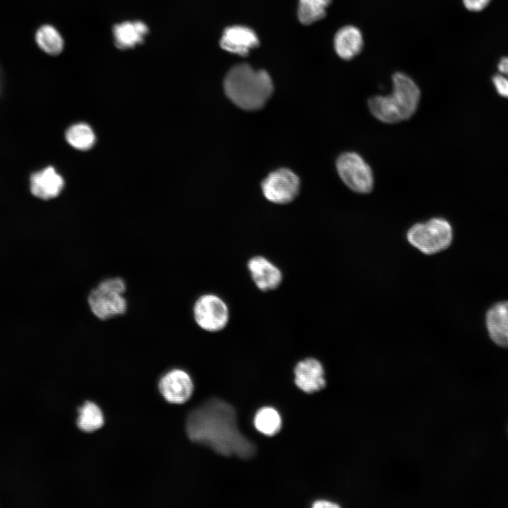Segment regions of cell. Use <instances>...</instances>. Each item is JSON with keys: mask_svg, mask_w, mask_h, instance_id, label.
I'll list each match as a JSON object with an SVG mask.
<instances>
[{"mask_svg": "<svg viewBox=\"0 0 508 508\" xmlns=\"http://www.w3.org/2000/svg\"><path fill=\"white\" fill-rule=\"evenodd\" d=\"M186 430L188 438L223 456L249 459L255 446L239 430L235 409L227 402L212 398L188 415Z\"/></svg>", "mask_w": 508, "mask_h": 508, "instance_id": "6da1fadb", "label": "cell"}, {"mask_svg": "<svg viewBox=\"0 0 508 508\" xmlns=\"http://www.w3.org/2000/svg\"><path fill=\"white\" fill-rule=\"evenodd\" d=\"M392 80L390 95L373 96L368 101L372 115L385 123H396L410 119L416 111L421 98L419 87L409 75L397 72Z\"/></svg>", "mask_w": 508, "mask_h": 508, "instance_id": "7a4b0ae2", "label": "cell"}, {"mask_svg": "<svg viewBox=\"0 0 508 508\" xmlns=\"http://www.w3.org/2000/svg\"><path fill=\"white\" fill-rule=\"evenodd\" d=\"M224 88L226 96L236 106L246 110H255L262 107L269 99L273 84L265 71L255 70L242 64L227 73Z\"/></svg>", "mask_w": 508, "mask_h": 508, "instance_id": "3957f363", "label": "cell"}, {"mask_svg": "<svg viewBox=\"0 0 508 508\" xmlns=\"http://www.w3.org/2000/svg\"><path fill=\"white\" fill-rule=\"evenodd\" d=\"M453 239L451 224L445 218L433 217L412 225L406 232V240L423 254L430 255L449 248Z\"/></svg>", "mask_w": 508, "mask_h": 508, "instance_id": "277c9868", "label": "cell"}, {"mask_svg": "<svg viewBox=\"0 0 508 508\" xmlns=\"http://www.w3.org/2000/svg\"><path fill=\"white\" fill-rule=\"evenodd\" d=\"M125 291L126 284L121 278L102 280L88 295L87 302L91 311L100 320L123 314L127 307L123 296Z\"/></svg>", "mask_w": 508, "mask_h": 508, "instance_id": "5b68a950", "label": "cell"}, {"mask_svg": "<svg viewBox=\"0 0 508 508\" xmlns=\"http://www.w3.org/2000/svg\"><path fill=\"white\" fill-rule=\"evenodd\" d=\"M336 169L344 183L353 192L366 194L372 191L374 186L372 169L357 152L341 153L337 159Z\"/></svg>", "mask_w": 508, "mask_h": 508, "instance_id": "8992f818", "label": "cell"}, {"mask_svg": "<svg viewBox=\"0 0 508 508\" xmlns=\"http://www.w3.org/2000/svg\"><path fill=\"white\" fill-rule=\"evenodd\" d=\"M193 318L197 325L207 332L224 329L230 319L226 303L218 295L207 293L199 296L193 308Z\"/></svg>", "mask_w": 508, "mask_h": 508, "instance_id": "52a82bcc", "label": "cell"}, {"mask_svg": "<svg viewBox=\"0 0 508 508\" xmlns=\"http://www.w3.org/2000/svg\"><path fill=\"white\" fill-rule=\"evenodd\" d=\"M265 198L275 204H286L297 196L300 180L292 171L279 169L270 173L262 182Z\"/></svg>", "mask_w": 508, "mask_h": 508, "instance_id": "ba28073f", "label": "cell"}, {"mask_svg": "<svg viewBox=\"0 0 508 508\" xmlns=\"http://www.w3.org/2000/svg\"><path fill=\"white\" fill-rule=\"evenodd\" d=\"M158 388L167 401L181 404L190 398L193 384L190 375L186 371L173 369L160 378Z\"/></svg>", "mask_w": 508, "mask_h": 508, "instance_id": "9c48e42d", "label": "cell"}, {"mask_svg": "<svg viewBox=\"0 0 508 508\" xmlns=\"http://www.w3.org/2000/svg\"><path fill=\"white\" fill-rule=\"evenodd\" d=\"M250 277L256 287L264 292L277 289L283 281L282 270L262 255L250 258L247 263Z\"/></svg>", "mask_w": 508, "mask_h": 508, "instance_id": "30bf717a", "label": "cell"}, {"mask_svg": "<svg viewBox=\"0 0 508 508\" xmlns=\"http://www.w3.org/2000/svg\"><path fill=\"white\" fill-rule=\"evenodd\" d=\"M295 384L303 392L312 394L326 386L322 364L315 358H306L295 366Z\"/></svg>", "mask_w": 508, "mask_h": 508, "instance_id": "8fae6325", "label": "cell"}, {"mask_svg": "<svg viewBox=\"0 0 508 508\" xmlns=\"http://www.w3.org/2000/svg\"><path fill=\"white\" fill-rule=\"evenodd\" d=\"M258 44L255 32L248 27L241 25L226 28L220 40V46L223 49L242 56L248 55L250 50Z\"/></svg>", "mask_w": 508, "mask_h": 508, "instance_id": "7c38bea8", "label": "cell"}, {"mask_svg": "<svg viewBox=\"0 0 508 508\" xmlns=\"http://www.w3.org/2000/svg\"><path fill=\"white\" fill-rule=\"evenodd\" d=\"M64 181L54 167H48L32 174L30 179V191L35 197L49 200L59 195Z\"/></svg>", "mask_w": 508, "mask_h": 508, "instance_id": "4fadbf2b", "label": "cell"}, {"mask_svg": "<svg viewBox=\"0 0 508 508\" xmlns=\"http://www.w3.org/2000/svg\"><path fill=\"white\" fill-rule=\"evenodd\" d=\"M363 47V37L360 29L352 25L339 28L334 37V48L337 54L344 60L356 56Z\"/></svg>", "mask_w": 508, "mask_h": 508, "instance_id": "5bb4252c", "label": "cell"}, {"mask_svg": "<svg viewBox=\"0 0 508 508\" xmlns=\"http://www.w3.org/2000/svg\"><path fill=\"white\" fill-rule=\"evenodd\" d=\"M486 325L491 339L497 345L508 348V301L497 303L488 310Z\"/></svg>", "mask_w": 508, "mask_h": 508, "instance_id": "9a60e30c", "label": "cell"}, {"mask_svg": "<svg viewBox=\"0 0 508 508\" xmlns=\"http://www.w3.org/2000/svg\"><path fill=\"white\" fill-rule=\"evenodd\" d=\"M148 33L147 26L141 21L123 22L113 28L115 45L121 49L134 47L143 42Z\"/></svg>", "mask_w": 508, "mask_h": 508, "instance_id": "2e32d148", "label": "cell"}, {"mask_svg": "<svg viewBox=\"0 0 508 508\" xmlns=\"http://www.w3.org/2000/svg\"><path fill=\"white\" fill-rule=\"evenodd\" d=\"M76 424L80 430L91 433L101 428L104 423L101 409L92 401H85L78 409Z\"/></svg>", "mask_w": 508, "mask_h": 508, "instance_id": "e0dca14e", "label": "cell"}, {"mask_svg": "<svg viewBox=\"0 0 508 508\" xmlns=\"http://www.w3.org/2000/svg\"><path fill=\"white\" fill-rule=\"evenodd\" d=\"M332 0H299L298 17L303 25H310L323 18Z\"/></svg>", "mask_w": 508, "mask_h": 508, "instance_id": "ac0fdd59", "label": "cell"}, {"mask_svg": "<svg viewBox=\"0 0 508 508\" xmlns=\"http://www.w3.org/2000/svg\"><path fill=\"white\" fill-rule=\"evenodd\" d=\"M35 40L39 47L50 55H57L63 50V39L52 25H44L40 27L36 32Z\"/></svg>", "mask_w": 508, "mask_h": 508, "instance_id": "d6986e66", "label": "cell"}, {"mask_svg": "<svg viewBox=\"0 0 508 508\" xmlns=\"http://www.w3.org/2000/svg\"><path fill=\"white\" fill-rule=\"evenodd\" d=\"M67 142L73 147L79 150L90 149L95 142V135L91 127L83 123L70 126L66 133Z\"/></svg>", "mask_w": 508, "mask_h": 508, "instance_id": "ffe728a7", "label": "cell"}, {"mask_svg": "<svg viewBox=\"0 0 508 508\" xmlns=\"http://www.w3.org/2000/svg\"><path fill=\"white\" fill-rule=\"evenodd\" d=\"M254 425L260 433L271 436L280 430L282 418L274 409L268 406L262 407L255 413Z\"/></svg>", "mask_w": 508, "mask_h": 508, "instance_id": "44dd1931", "label": "cell"}, {"mask_svg": "<svg viewBox=\"0 0 508 508\" xmlns=\"http://www.w3.org/2000/svg\"><path fill=\"white\" fill-rule=\"evenodd\" d=\"M492 82L497 94L508 99V77L497 72L492 75Z\"/></svg>", "mask_w": 508, "mask_h": 508, "instance_id": "7402d4cb", "label": "cell"}, {"mask_svg": "<svg viewBox=\"0 0 508 508\" xmlns=\"http://www.w3.org/2000/svg\"><path fill=\"white\" fill-rule=\"evenodd\" d=\"M464 7L473 12H478L485 8L491 0H461Z\"/></svg>", "mask_w": 508, "mask_h": 508, "instance_id": "603a6c76", "label": "cell"}, {"mask_svg": "<svg viewBox=\"0 0 508 508\" xmlns=\"http://www.w3.org/2000/svg\"><path fill=\"white\" fill-rule=\"evenodd\" d=\"M497 72L508 77V56L502 57L497 66Z\"/></svg>", "mask_w": 508, "mask_h": 508, "instance_id": "cb8c5ba5", "label": "cell"}, {"mask_svg": "<svg viewBox=\"0 0 508 508\" xmlns=\"http://www.w3.org/2000/svg\"><path fill=\"white\" fill-rule=\"evenodd\" d=\"M339 507L338 504L326 500H317L313 504L314 508H337Z\"/></svg>", "mask_w": 508, "mask_h": 508, "instance_id": "d4e9b609", "label": "cell"}]
</instances>
